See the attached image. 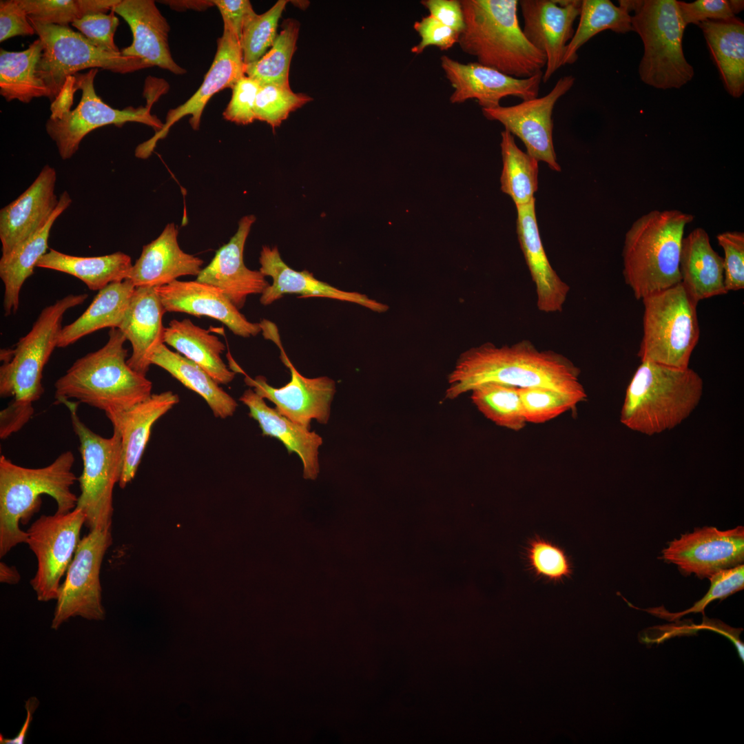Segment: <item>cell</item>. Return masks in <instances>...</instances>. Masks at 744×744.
Masks as SVG:
<instances>
[{
	"label": "cell",
	"mask_w": 744,
	"mask_h": 744,
	"mask_svg": "<svg viewBox=\"0 0 744 744\" xmlns=\"http://www.w3.org/2000/svg\"><path fill=\"white\" fill-rule=\"evenodd\" d=\"M662 559L676 565L685 575L710 578L719 570L743 564L744 528L727 530L705 526L668 544Z\"/></svg>",
	"instance_id": "cell-17"
},
{
	"label": "cell",
	"mask_w": 744,
	"mask_h": 744,
	"mask_svg": "<svg viewBox=\"0 0 744 744\" xmlns=\"http://www.w3.org/2000/svg\"><path fill=\"white\" fill-rule=\"evenodd\" d=\"M39 701L36 697L29 698L25 703V707L26 710V718L23 724L22 727L17 734V735L12 738H6L1 734L0 743L1 744H23L25 741L26 735L30 727V725L32 720V716L37 708L38 707Z\"/></svg>",
	"instance_id": "cell-58"
},
{
	"label": "cell",
	"mask_w": 744,
	"mask_h": 744,
	"mask_svg": "<svg viewBox=\"0 0 744 744\" xmlns=\"http://www.w3.org/2000/svg\"><path fill=\"white\" fill-rule=\"evenodd\" d=\"M56 180V170L45 165L28 189L1 209L2 256L11 253L45 225L59 203Z\"/></svg>",
	"instance_id": "cell-22"
},
{
	"label": "cell",
	"mask_w": 744,
	"mask_h": 744,
	"mask_svg": "<svg viewBox=\"0 0 744 744\" xmlns=\"http://www.w3.org/2000/svg\"><path fill=\"white\" fill-rule=\"evenodd\" d=\"M169 5L174 9L189 8L194 10L206 9L214 4L213 1H168Z\"/></svg>",
	"instance_id": "cell-60"
},
{
	"label": "cell",
	"mask_w": 744,
	"mask_h": 744,
	"mask_svg": "<svg viewBox=\"0 0 744 744\" xmlns=\"http://www.w3.org/2000/svg\"><path fill=\"white\" fill-rule=\"evenodd\" d=\"M420 3L430 16L459 34L462 32L464 17L460 0H422Z\"/></svg>",
	"instance_id": "cell-56"
},
{
	"label": "cell",
	"mask_w": 744,
	"mask_h": 744,
	"mask_svg": "<svg viewBox=\"0 0 744 744\" xmlns=\"http://www.w3.org/2000/svg\"><path fill=\"white\" fill-rule=\"evenodd\" d=\"M719 245L724 251V285L727 291L744 288V234L725 231L717 235Z\"/></svg>",
	"instance_id": "cell-49"
},
{
	"label": "cell",
	"mask_w": 744,
	"mask_h": 744,
	"mask_svg": "<svg viewBox=\"0 0 744 744\" xmlns=\"http://www.w3.org/2000/svg\"><path fill=\"white\" fill-rule=\"evenodd\" d=\"M643 336L638 356L641 362L686 369L696 346L700 329L698 303L681 283L642 299Z\"/></svg>",
	"instance_id": "cell-7"
},
{
	"label": "cell",
	"mask_w": 744,
	"mask_h": 744,
	"mask_svg": "<svg viewBox=\"0 0 744 744\" xmlns=\"http://www.w3.org/2000/svg\"><path fill=\"white\" fill-rule=\"evenodd\" d=\"M251 417L258 422L262 435L278 439L289 453H296L303 464V477L316 479L320 471L318 449L322 437L300 426L269 407L253 389L246 390L240 397Z\"/></svg>",
	"instance_id": "cell-30"
},
{
	"label": "cell",
	"mask_w": 744,
	"mask_h": 744,
	"mask_svg": "<svg viewBox=\"0 0 744 744\" xmlns=\"http://www.w3.org/2000/svg\"><path fill=\"white\" fill-rule=\"evenodd\" d=\"M312 100L305 94L293 92L290 87L272 84L260 85L256 99L255 118L275 128L287 119L291 112Z\"/></svg>",
	"instance_id": "cell-44"
},
{
	"label": "cell",
	"mask_w": 744,
	"mask_h": 744,
	"mask_svg": "<svg viewBox=\"0 0 744 744\" xmlns=\"http://www.w3.org/2000/svg\"><path fill=\"white\" fill-rule=\"evenodd\" d=\"M693 220L680 210H652L632 223L625 235L623 275L637 299L681 282L683 233Z\"/></svg>",
	"instance_id": "cell-5"
},
{
	"label": "cell",
	"mask_w": 744,
	"mask_h": 744,
	"mask_svg": "<svg viewBox=\"0 0 744 744\" xmlns=\"http://www.w3.org/2000/svg\"><path fill=\"white\" fill-rule=\"evenodd\" d=\"M579 16L578 26L567 45L563 65L574 63L580 48L602 31L610 30L617 33L633 31L630 14L610 0L581 1Z\"/></svg>",
	"instance_id": "cell-39"
},
{
	"label": "cell",
	"mask_w": 744,
	"mask_h": 744,
	"mask_svg": "<svg viewBox=\"0 0 744 744\" xmlns=\"http://www.w3.org/2000/svg\"><path fill=\"white\" fill-rule=\"evenodd\" d=\"M730 8L734 13L736 14L743 10L744 1L738 0H730L729 1Z\"/></svg>",
	"instance_id": "cell-61"
},
{
	"label": "cell",
	"mask_w": 744,
	"mask_h": 744,
	"mask_svg": "<svg viewBox=\"0 0 744 744\" xmlns=\"http://www.w3.org/2000/svg\"><path fill=\"white\" fill-rule=\"evenodd\" d=\"M132 265L131 257L121 251L82 257L50 249L36 267L70 274L83 281L90 290L99 291L112 282L127 279Z\"/></svg>",
	"instance_id": "cell-36"
},
{
	"label": "cell",
	"mask_w": 744,
	"mask_h": 744,
	"mask_svg": "<svg viewBox=\"0 0 744 744\" xmlns=\"http://www.w3.org/2000/svg\"><path fill=\"white\" fill-rule=\"evenodd\" d=\"M114 12L83 16L72 23L94 46L114 54H121L114 43V34L119 24Z\"/></svg>",
	"instance_id": "cell-50"
},
{
	"label": "cell",
	"mask_w": 744,
	"mask_h": 744,
	"mask_svg": "<svg viewBox=\"0 0 744 744\" xmlns=\"http://www.w3.org/2000/svg\"><path fill=\"white\" fill-rule=\"evenodd\" d=\"M30 22L43 47L37 74L48 87L52 101L59 97L68 79L80 70L102 68L126 74L149 68L138 59L111 54L94 46L68 26Z\"/></svg>",
	"instance_id": "cell-12"
},
{
	"label": "cell",
	"mask_w": 744,
	"mask_h": 744,
	"mask_svg": "<svg viewBox=\"0 0 744 744\" xmlns=\"http://www.w3.org/2000/svg\"><path fill=\"white\" fill-rule=\"evenodd\" d=\"M178 402L177 394L167 391L152 394L128 409L106 414L121 438L123 466L118 482L121 488L134 479L154 424Z\"/></svg>",
	"instance_id": "cell-27"
},
{
	"label": "cell",
	"mask_w": 744,
	"mask_h": 744,
	"mask_svg": "<svg viewBox=\"0 0 744 744\" xmlns=\"http://www.w3.org/2000/svg\"><path fill=\"white\" fill-rule=\"evenodd\" d=\"M581 1L520 0L523 33L528 41L546 58L542 81L546 83L563 65L567 45L579 16Z\"/></svg>",
	"instance_id": "cell-20"
},
{
	"label": "cell",
	"mask_w": 744,
	"mask_h": 744,
	"mask_svg": "<svg viewBox=\"0 0 744 744\" xmlns=\"http://www.w3.org/2000/svg\"><path fill=\"white\" fill-rule=\"evenodd\" d=\"M260 86L247 75L239 79L231 88V100L223 113L224 118L241 125L253 123L256 120L254 109Z\"/></svg>",
	"instance_id": "cell-51"
},
{
	"label": "cell",
	"mask_w": 744,
	"mask_h": 744,
	"mask_svg": "<svg viewBox=\"0 0 744 744\" xmlns=\"http://www.w3.org/2000/svg\"><path fill=\"white\" fill-rule=\"evenodd\" d=\"M726 91L734 98L744 92V23L736 17L698 25Z\"/></svg>",
	"instance_id": "cell-33"
},
{
	"label": "cell",
	"mask_w": 744,
	"mask_h": 744,
	"mask_svg": "<svg viewBox=\"0 0 744 744\" xmlns=\"http://www.w3.org/2000/svg\"><path fill=\"white\" fill-rule=\"evenodd\" d=\"M526 422L541 424L575 408L579 403L572 397L544 387L519 388Z\"/></svg>",
	"instance_id": "cell-45"
},
{
	"label": "cell",
	"mask_w": 744,
	"mask_h": 744,
	"mask_svg": "<svg viewBox=\"0 0 744 744\" xmlns=\"http://www.w3.org/2000/svg\"><path fill=\"white\" fill-rule=\"evenodd\" d=\"M413 28L421 38L420 42L411 48L415 54H422L429 46L448 50L458 43L459 33L442 24L429 14L413 23Z\"/></svg>",
	"instance_id": "cell-52"
},
{
	"label": "cell",
	"mask_w": 744,
	"mask_h": 744,
	"mask_svg": "<svg viewBox=\"0 0 744 744\" xmlns=\"http://www.w3.org/2000/svg\"><path fill=\"white\" fill-rule=\"evenodd\" d=\"M136 287L129 280L112 282L98 291L87 309L62 327L57 347L65 348L103 328H119L128 311Z\"/></svg>",
	"instance_id": "cell-34"
},
{
	"label": "cell",
	"mask_w": 744,
	"mask_h": 744,
	"mask_svg": "<svg viewBox=\"0 0 744 744\" xmlns=\"http://www.w3.org/2000/svg\"><path fill=\"white\" fill-rule=\"evenodd\" d=\"M126 340L119 329H110L103 347L77 359L55 382V402L74 399L106 415L148 398L152 382L128 365Z\"/></svg>",
	"instance_id": "cell-2"
},
{
	"label": "cell",
	"mask_w": 744,
	"mask_h": 744,
	"mask_svg": "<svg viewBox=\"0 0 744 744\" xmlns=\"http://www.w3.org/2000/svg\"><path fill=\"white\" fill-rule=\"evenodd\" d=\"M255 221L254 215L242 217L236 234L216 251L196 280L220 289L238 309L244 307L249 296L261 294L269 285L259 270L248 269L243 260L246 240Z\"/></svg>",
	"instance_id": "cell-21"
},
{
	"label": "cell",
	"mask_w": 744,
	"mask_h": 744,
	"mask_svg": "<svg viewBox=\"0 0 744 744\" xmlns=\"http://www.w3.org/2000/svg\"><path fill=\"white\" fill-rule=\"evenodd\" d=\"M631 15L633 31L641 37L644 52L639 66L641 80L661 90L679 89L694 74L683 50L686 28L676 0H645Z\"/></svg>",
	"instance_id": "cell-8"
},
{
	"label": "cell",
	"mask_w": 744,
	"mask_h": 744,
	"mask_svg": "<svg viewBox=\"0 0 744 744\" xmlns=\"http://www.w3.org/2000/svg\"><path fill=\"white\" fill-rule=\"evenodd\" d=\"M43 52L39 39L19 52L0 50V94L10 102L30 103L34 98H49V90L37 74Z\"/></svg>",
	"instance_id": "cell-38"
},
{
	"label": "cell",
	"mask_w": 744,
	"mask_h": 744,
	"mask_svg": "<svg viewBox=\"0 0 744 744\" xmlns=\"http://www.w3.org/2000/svg\"><path fill=\"white\" fill-rule=\"evenodd\" d=\"M223 21V28L231 30L240 39L246 22L256 14L248 0H213Z\"/></svg>",
	"instance_id": "cell-55"
},
{
	"label": "cell",
	"mask_w": 744,
	"mask_h": 744,
	"mask_svg": "<svg viewBox=\"0 0 744 744\" xmlns=\"http://www.w3.org/2000/svg\"><path fill=\"white\" fill-rule=\"evenodd\" d=\"M440 64L454 90L450 102L459 104L476 99L482 109L499 107L500 101L508 96L522 101L538 97L544 73L518 79L477 62L462 63L447 55L440 57Z\"/></svg>",
	"instance_id": "cell-18"
},
{
	"label": "cell",
	"mask_w": 744,
	"mask_h": 744,
	"mask_svg": "<svg viewBox=\"0 0 744 744\" xmlns=\"http://www.w3.org/2000/svg\"><path fill=\"white\" fill-rule=\"evenodd\" d=\"M244 75L245 63L240 40L231 30L223 28V34L217 41L214 59L201 85L184 103L169 110L163 128L136 148V156L147 158L158 141L165 138L171 127L185 116H191L189 124L194 130H198L205 107L211 96L223 89L232 88Z\"/></svg>",
	"instance_id": "cell-19"
},
{
	"label": "cell",
	"mask_w": 744,
	"mask_h": 744,
	"mask_svg": "<svg viewBox=\"0 0 744 744\" xmlns=\"http://www.w3.org/2000/svg\"><path fill=\"white\" fill-rule=\"evenodd\" d=\"M112 543L111 530H90L80 539L74 557L61 584L51 628L58 630L70 618L81 617L103 621L100 572L106 551Z\"/></svg>",
	"instance_id": "cell-13"
},
{
	"label": "cell",
	"mask_w": 744,
	"mask_h": 744,
	"mask_svg": "<svg viewBox=\"0 0 744 744\" xmlns=\"http://www.w3.org/2000/svg\"><path fill=\"white\" fill-rule=\"evenodd\" d=\"M34 414L33 404L12 400L0 412V437L5 440L19 431Z\"/></svg>",
	"instance_id": "cell-57"
},
{
	"label": "cell",
	"mask_w": 744,
	"mask_h": 744,
	"mask_svg": "<svg viewBox=\"0 0 744 744\" xmlns=\"http://www.w3.org/2000/svg\"><path fill=\"white\" fill-rule=\"evenodd\" d=\"M165 312L154 287H136L128 311L118 329L132 347V353L127 362L141 375L146 376L153 353L164 343L162 320Z\"/></svg>",
	"instance_id": "cell-29"
},
{
	"label": "cell",
	"mask_w": 744,
	"mask_h": 744,
	"mask_svg": "<svg viewBox=\"0 0 744 744\" xmlns=\"http://www.w3.org/2000/svg\"><path fill=\"white\" fill-rule=\"evenodd\" d=\"M516 208L518 241L535 285L537 307L545 313L561 311L570 287L554 270L544 250L536 217L535 198Z\"/></svg>",
	"instance_id": "cell-26"
},
{
	"label": "cell",
	"mask_w": 744,
	"mask_h": 744,
	"mask_svg": "<svg viewBox=\"0 0 744 744\" xmlns=\"http://www.w3.org/2000/svg\"><path fill=\"white\" fill-rule=\"evenodd\" d=\"M166 312H180L217 320L236 335L256 336L260 323L249 322L218 288L208 284L178 280L154 287Z\"/></svg>",
	"instance_id": "cell-23"
},
{
	"label": "cell",
	"mask_w": 744,
	"mask_h": 744,
	"mask_svg": "<svg viewBox=\"0 0 744 744\" xmlns=\"http://www.w3.org/2000/svg\"><path fill=\"white\" fill-rule=\"evenodd\" d=\"M152 364L167 371L185 387L200 395L215 417L225 419L236 410V400L202 367L178 352L171 351L164 343L151 358Z\"/></svg>",
	"instance_id": "cell-37"
},
{
	"label": "cell",
	"mask_w": 744,
	"mask_h": 744,
	"mask_svg": "<svg viewBox=\"0 0 744 744\" xmlns=\"http://www.w3.org/2000/svg\"><path fill=\"white\" fill-rule=\"evenodd\" d=\"M129 25L133 40L121 50L124 56L141 60L149 67L158 66L175 74L186 70L173 59L169 45V25L152 0H120L113 9Z\"/></svg>",
	"instance_id": "cell-24"
},
{
	"label": "cell",
	"mask_w": 744,
	"mask_h": 744,
	"mask_svg": "<svg viewBox=\"0 0 744 744\" xmlns=\"http://www.w3.org/2000/svg\"><path fill=\"white\" fill-rule=\"evenodd\" d=\"M30 20L68 26L87 15L84 0H18Z\"/></svg>",
	"instance_id": "cell-48"
},
{
	"label": "cell",
	"mask_w": 744,
	"mask_h": 744,
	"mask_svg": "<svg viewBox=\"0 0 744 744\" xmlns=\"http://www.w3.org/2000/svg\"><path fill=\"white\" fill-rule=\"evenodd\" d=\"M85 515L76 507L66 513L41 515L28 529L30 549L37 560L30 585L39 601L56 599L60 581L73 559L80 541Z\"/></svg>",
	"instance_id": "cell-14"
},
{
	"label": "cell",
	"mask_w": 744,
	"mask_h": 744,
	"mask_svg": "<svg viewBox=\"0 0 744 744\" xmlns=\"http://www.w3.org/2000/svg\"><path fill=\"white\" fill-rule=\"evenodd\" d=\"M259 271L272 278L261 293L260 302L269 305L285 294H299L302 298L322 297L346 301L363 306L378 313L385 312L389 307L366 295L345 291L316 279L307 270L298 271L289 267L281 258L277 247L263 246L259 258Z\"/></svg>",
	"instance_id": "cell-25"
},
{
	"label": "cell",
	"mask_w": 744,
	"mask_h": 744,
	"mask_svg": "<svg viewBox=\"0 0 744 744\" xmlns=\"http://www.w3.org/2000/svg\"><path fill=\"white\" fill-rule=\"evenodd\" d=\"M471 392V398L477 409L496 425L516 431L525 427L527 422L519 388L488 382L475 387Z\"/></svg>",
	"instance_id": "cell-42"
},
{
	"label": "cell",
	"mask_w": 744,
	"mask_h": 744,
	"mask_svg": "<svg viewBox=\"0 0 744 744\" xmlns=\"http://www.w3.org/2000/svg\"><path fill=\"white\" fill-rule=\"evenodd\" d=\"M703 381L693 369L641 362L626 391L620 421L646 435L673 429L699 405Z\"/></svg>",
	"instance_id": "cell-4"
},
{
	"label": "cell",
	"mask_w": 744,
	"mask_h": 744,
	"mask_svg": "<svg viewBox=\"0 0 744 744\" xmlns=\"http://www.w3.org/2000/svg\"><path fill=\"white\" fill-rule=\"evenodd\" d=\"M572 75L560 78L546 95L512 106L482 109L488 120L502 123L505 130L517 136L524 144L526 153L538 161H544L555 171H561L554 148L552 112L557 101L573 86Z\"/></svg>",
	"instance_id": "cell-16"
},
{
	"label": "cell",
	"mask_w": 744,
	"mask_h": 744,
	"mask_svg": "<svg viewBox=\"0 0 744 744\" xmlns=\"http://www.w3.org/2000/svg\"><path fill=\"white\" fill-rule=\"evenodd\" d=\"M36 34L28 17L18 0L0 1V42L17 36Z\"/></svg>",
	"instance_id": "cell-54"
},
{
	"label": "cell",
	"mask_w": 744,
	"mask_h": 744,
	"mask_svg": "<svg viewBox=\"0 0 744 744\" xmlns=\"http://www.w3.org/2000/svg\"><path fill=\"white\" fill-rule=\"evenodd\" d=\"M501 189L516 207L528 204L538 188V161L520 149L507 130L501 133Z\"/></svg>",
	"instance_id": "cell-40"
},
{
	"label": "cell",
	"mask_w": 744,
	"mask_h": 744,
	"mask_svg": "<svg viewBox=\"0 0 744 744\" xmlns=\"http://www.w3.org/2000/svg\"><path fill=\"white\" fill-rule=\"evenodd\" d=\"M527 558L534 572L548 580L561 581L571 574V564L564 550L543 539L530 541Z\"/></svg>",
	"instance_id": "cell-47"
},
{
	"label": "cell",
	"mask_w": 744,
	"mask_h": 744,
	"mask_svg": "<svg viewBox=\"0 0 744 744\" xmlns=\"http://www.w3.org/2000/svg\"><path fill=\"white\" fill-rule=\"evenodd\" d=\"M163 342L205 369L219 384H227L236 376L221 358L225 344L188 318L172 320L165 327Z\"/></svg>",
	"instance_id": "cell-35"
},
{
	"label": "cell",
	"mask_w": 744,
	"mask_h": 744,
	"mask_svg": "<svg viewBox=\"0 0 744 744\" xmlns=\"http://www.w3.org/2000/svg\"><path fill=\"white\" fill-rule=\"evenodd\" d=\"M679 270L681 285L697 303L727 293L723 258L713 249L703 228L694 229L683 238Z\"/></svg>",
	"instance_id": "cell-31"
},
{
	"label": "cell",
	"mask_w": 744,
	"mask_h": 744,
	"mask_svg": "<svg viewBox=\"0 0 744 744\" xmlns=\"http://www.w3.org/2000/svg\"><path fill=\"white\" fill-rule=\"evenodd\" d=\"M178 234L176 225L168 223L157 238L143 247L127 278L136 287H161L200 273L203 260L180 249Z\"/></svg>",
	"instance_id": "cell-28"
},
{
	"label": "cell",
	"mask_w": 744,
	"mask_h": 744,
	"mask_svg": "<svg viewBox=\"0 0 744 744\" xmlns=\"http://www.w3.org/2000/svg\"><path fill=\"white\" fill-rule=\"evenodd\" d=\"M464 28L458 43L477 62L525 79L542 72L546 56L533 47L520 27L517 0H460Z\"/></svg>",
	"instance_id": "cell-3"
},
{
	"label": "cell",
	"mask_w": 744,
	"mask_h": 744,
	"mask_svg": "<svg viewBox=\"0 0 744 744\" xmlns=\"http://www.w3.org/2000/svg\"><path fill=\"white\" fill-rule=\"evenodd\" d=\"M62 404L70 411L83 460V472L78 479L81 494L76 507L83 510L90 531L111 530L113 490L120 481L123 466L121 435L113 428L110 437H101L79 417V402L67 400Z\"/></svg>",
	"instance_id": "cell-10"
},
{
	"label": "cell",
	"mask_w": 744,
	"mask_h": 744,
	"mask_svg": "<svg viewBox=\"0 0 744 744\" xmlns=\"http://www.w3.org/2000/svg\"><path fill=\"white\" fill-rule=\"evenodd\" d=\"M98 69L84 74L76 73L68 79L72 91L81 90L78 105L70 110L68 107H52V114L45 130L55 143L63 160L70 159L76 152L83 138L94 130L108 125L121 126L127 122H136L152 127L155 132L163 123L151 113V107L164 92L159 90L147 94L145 107H127L118 110L106 104L96 93L94 80Z\"/></svg>",
	"instance_id": "cell-11"
},
{
	"label": "cell",
	"mask_w": 744,
	"mask_h": 744,
	"mask_svg": "<svg viewBox=\"0 0 744 744\" xmlns=\"http://www.w3.org/2000/svg\"><path fill=\"white\" fill-rule=\"evenodd\" d=\"M580 370L552 351H541L530 341L497 347L486 342L463 352L448 377L445 397L454 400L475 387L497 382L517 388L544 387L568 395L578 402L587 394Z\"/></svg>",
	"instance_id": "cell-1"
},
{
	"label": "cell",
	"mask_w": 744,
	"mask_h": 744,
	"mask_svg": "<svg viewBox=\"0 0 744 744\" xmlns=\"http://www.w3.org/2000/svg\"><path fill=\"white\" fill-rule=\"evenodd\" d=\"M71 203L70 196L64 191L45 225L11 253L1 256L0 278L4 285L3 307L6 316L17 311L21 287L27 278L33 274L39 260L47 253L50 233L54 223Z\"/></svg>",
	"instance_id": "cell-32"
},
{
	"label": "cell",
	"mask_w": 744,
	"mask_h": 744,
	"mask_svg": "<svg viewBox=\"0 0 744 744\" xmlns=\"http://www.w3.org/2000/svg\"><path fill=\"white\" fill-rule=\"evenodd\" d=\"M287 2L279 0L267 11L256 13L246 22L240 39L245 65L259 60L272 46L278 35L279 19Z\"/></svg>",
	"instance_id": "cell-43"
},
{
	"label": "cell",
	"mask_w": 744,
	"mask_h": 744,
	"mask_svg": "<svg viewBox=\"0 0 744 744\" xmlns=\"http://www.w3.org/2000/svg\"><path fill=\"white\" fill-rule=\"evenodd\" d=\"M75 461L70 451L60 454L50 464L37 468L14 464L0 457V557L12 548L26 543L28 533L19 524L26 523L39 509L41 496L48 495L56 502V513L74 509L78 497L71 487L77 479L72 472Z\"/></svg>",
	"instance_id": "cell-6"
},
{
	"label": "cell",
	"mask_w": 744,
	"mask_h": 744,
	"mask_svg": "<svg viewBox=\"0 0 744 744\" xmlns=\"http://www.w3.org/2000/svg\"><path fill=\"white\" fill-rule=\"evenodd\" d=\"M744 565L723 569L712 575L709 579L711 586L706 595L690 608L676 613H670L661 608L643 610L669 621L678 620L681 617L690 612H701L704 614L705 607L712 601L723 599L743 589Z\"/></svg>",
	"instance_id": "cell-46"
},
{
	"label": "cell",
	"mask_w": 744,
	"mask_h": 744,
	"mask_svg": "<svg viewBox=\"0 0 744 744\" xmlns=\"http://www.w3.org/2000/svg\"><path fill=\"white\" fill-rule=\"evenodd\" d=\"M87 293L70 294L41 311L30 331L14 349L1 350L0 396L33 404L44 392L43 371L57 347L65 313L83 304Z\"/></svg>",
	"instance_id": "cell-9"
},
{
	"label": "cell",
	"mask_w": 744,
	"mask_h": 744,
	"mask_svg": "<svg viewBox=\"0 0 744 744\" xmlns=\"http://www.w3.org/2000/svg\"><path fill=\"white\" fill-rule=\"evenodd\" d=\"M21 576L14 566H10L4 562L0 563V581L8 584H17L20 581Z\"/></svg>",
	"instance_id": "cell-59"
},
{
	"label": "cell",
	"mask_w": 744,
	"mask_h": 744,
	"mask_svg": "<svg viewBox=\"0 0 744 744\" xmlns=\"http://www.w3.org/2000/svg\"><path fill=\"white\" fill-rule=\"evenodd\" d=\"M282 30L277 35L270 50L259 60L245 65V74L260 85L289 86L290 63L296 50L300 23L293 19L283 21Z\"/></svg>",
	"instance_id": "cell-41"
},
{
	"label": "cell",
	"mask_w": 744,
	"mask_h": 744,
	"mask_svg": "<svg viewBox=\"0 0 744 744\" xmlns=\"http://www.w3.org/2000/svg\"><path fill=\"white\" fill-rule=\"evenodd\" d=\"M681 18L685 26L699 25L707 20H725L735 17L729 1L697 0L690 3L677 1Z\"/></svg>",
	"instance_id": "cell-53"
},
{
	"label": "cell",
	"mask_w": 744,
	"mask_h": 744,
	"mask_svg": "<svg viewBox=\"0 0 744 744\" xmlns=\"http://www.w3.org/2000/svg\"><path fill=\"white\" fill-rule=\"evenodd\" d=\"M260 324L264 337L278 347L280 359L290 371L291 380L285 386L275 388L267 383L264 376L253 379L244 373L246 384L261 397L273 402L280 413L300 426L309 429L312 420L327 424L335 393V381L326 376L308 378L302 375L285 353L275 324L267 320H261Z\"/></svg>",
	"instance_id": "cell-15"
}]
</instances>
